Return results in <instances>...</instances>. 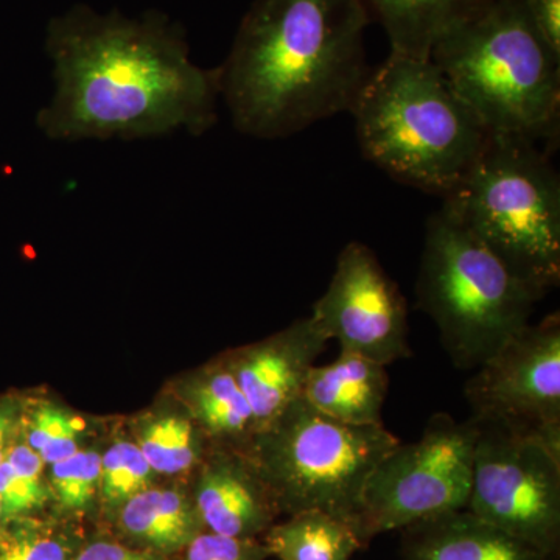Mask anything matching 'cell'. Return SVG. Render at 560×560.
Segmentation results:
<instances>
[{
  "label": "cell",
  "mask_w": 560,
  "mask_h": 560,
  "mask_svg": "<svg viewBox=\"0 0 560 560\" xmlns=\"http://www.w3.org/2000/svg\"><path fill=\"white\" fill-rule=\"evenodd\" d=\"M55 92L36 124L54 140L145 139L213 127L219 69L194 65L164 18L73 9L50 24Z\"/></svg>",
  "instance_id": "obj_1"
},
{
  "label": "cell",
  "mask_w": 560,
  "mask_h": 560,
  "mask_svg": "<svg viewBox=\"0 0 560 560\" xmlns=\"http://www.w3.org/2000/svg\"><path fill=\"white\" fill-rule=\"evenodd\" d=\"M368 24L364 0H256L220 68L234 127L289 138L352 109L371 72Z\"/></svg>",
  "instance_id": "obj_2"
},
{
  "label": "cell",
  "mask_w": 560,
  "mask_h": 560,
  "mask_svg": "<svg viewBox=\"0 0 560 560\" xmlns=\"http://www.w3.org/2000/svg\"><path fill=\"white\" fill-rule=\"evenodd\" d=\"M349 113L368 161L442 198L466 179L490 136L431 58L389 54Z\"/></svg>",
  "instance_id": "obj_3"
},
{
  "label": "cell",
  "mask_w": 560,
  "mask_h": 560,
  "mask_svg": "<svg viewBox=\"0 0 560 560\" xmlns=\"http://www.w3.org/2000/svg\"><path fill=\"white\" fill-rule=\"evenodd\" d=\"M430 58L489 135L534 142L558 136L560 58L522 0H488L445 33Z\"/></svg>",
  "instance_id": "obj_4"
},
{
  "label": "cell",
  "mask_w": 560,
  "mask_h": 560,
  "mask_svg": "<svg viewBox=\"0 0 560 560\" xmlns=\"http://www.w3.org/2000/svg\"><path fill=\"white\" fill-rule=\"evenodd\" d=\"M442 209L486 246L537 301L560 280V180L522 136L490 135Z\"/></svg>",
  "instance_id": "obj_5"
},
{
  "label": "cell",
  "mask_w": 560,
  "mask_h": 560,
  "mask_svg": "<svg viewBox=\"0 0 560 560\" xmlns=\"http://www.w3.org/2000/svg\"><path fill=\"white\" fill-rule=\"evenodd\" d=\"M416 300L459 370H477L529 323L536 298L444 209L427 223Z\"/></svg>",
  "instance_id": "obj_6"
},
{
  "label": "cell",
  "mask_w": 560,
  "mask_h": 560,
  "mask_svg": "<svg viewBox=\"0 0 560 560\" xmlns=\"http://www.w3.org/2000/svg\"><path fill=\"white\" fill-rule=\"evenodd\" d=\"M399 444L383 425H350L298 397L256 431L246 455L279 512L323 511L353 523L372 471Z\"/></svg>",
  "instance_id": "obj_7"
},
{
  "label": "cell",
  "mask_w": 560,
  "mask_h": 560,
  "mask_svg": "<svg viewBox=\"0 0 560 560\" xmlns=\"http://www.w3.org/2000/svg\"><path fill=\"white\" fill-rule=\"evenodd\" d=\"M478 425L436 412L419 441L399 444L372 471L352 526L363 545L389 530L466 510Z\"/></svg>",
  "instance_id": "obj_8"
},
{
  "label": "cell",
  "mask_w": 560,
  "mask_h": 560,
  "mask_svg": "<svg viewBox=\"0 0 560 560\" xmlns=\"http://www.w3.org/2000/svg\"><path fill=\"white\" fill-rule=\"evenodd\" d=\"M467 510L540 551L560 544V451L536 431L477 420Z\"/></svg>",
  "instance_id": "obj_9"
},
{
  "label": "cell",
  "mask_w": 560,
  "mask_h": 560,
  "mask_svg": "<svg viewBox=\"0 0 560 560\" xmlns=\"http://www.w3.org/2000/svg\"><path fill=\"white\" fill-rule=\"evenodd\" d=\"M471 418L539 433L560 451V315L526 324L467 382Z\"/></svg>",
  "instance_id": "obj_10"
},
{
  "label": "cell",
  "mask_w": 560,
  "mask_h": 560,
  "mask_svg": "<svg viewBox=\"0 0 560 560\" xmlns=\"http://www.w3.org/2000/svg\"><path fill=\"white\" fill-rule=\"evenodd\" d=\"M327 340L388 366L410 359L407 301L370 246L341 249L326 293L311 313Z\"/></svg>",
  "instance_id": "obj_11"
},
{
  "label": "cell",
  "mask_w": 560,
  "mask_h": 560,
  "mask_svg": "<svg viewBox=\"0 0 560 560\" xmlns=\"http://www.w3.org/2000/svg\"><path fill=\"white\" fill-rule=\"evenodd\" d=\"M327 341L312 316H307L267 340L224 357L253 410L257 431L301 397L308 371L315 366Z\"/></svg>",
  "instance_id": "obj_12"
},
{
  "label": "cell",
  "mask_w": 560,
  "mask_h": 560,
  "mask_svg": "<svg viewBox=\"0 0 560 560\" xmlns=\"http://www.w3.org/2000/svg\"><path fill=\"white\" fill-rule=\"evenodd\" d=\"M200 467L191 499L206 530L254 539L270 528L278 504L245 452L217 445Z\"/></svg>",
  "instance_id": "obj_13"
},
{
  "label": "cell",
  "mask_w": 560,
  "mask_h": 560,
  "mask_svg": "<svg viewBox=\"0 0 560 560\" xmlns=\"http://www.w3.org/2000/svg\"><path fill=\"white\" fill-rule=\"evenodd\" d=\"M404 530L405 560H548L469 510L445 512Z\"/></svg>",
  "instance_id": "obj_14"
},
{
  "label": "cell",
  "mask_w": 560,
  "mask_h": 560,
  "mask_svg": "<svg viewBox=\"0 0 560 560\" xmlns=\"http://www.w3.org/2000/svg\"><path fill=\"white\" fill-rule=\"evenodd\" d=\"M386 366L341 350L331 363L308 371L301 397L323 415L350 425H383L388 396Z\"/></svg>",
  "instance_id": "obj_15"
},
{
  "label": "cell",
  "mask_w": 560,
  "mask_h": 560,
  "mask_svg": "<svg viewBox=\"0 0 560 560\" xmlns=\"http://www.w3.org/2000/svg\"><path fill=\"white\" fill-rule=\"evenodd\" d=\"M116 514L120 533L135 547L164 556L186 550L205 530L194 499L178 489L150 486L121 504Z\"/></svg>",
  "instance_id": "obj_16"
},
{
  "label": "cell",
  "mask_w": 560,
  "mask_h": 560,
  "mask_svg": "<svg viewBox=\"0 0 560 560\" xmlns=\"http://www.w3.org/2000/svg\"><path fill=\"white\" fill-rule=\"evenodd\" d=\"M195 422L219 447L248 451L257 425L245 394L224 360L209 364L184 386Z\"/></svg>",
  "instance_id": "obj_17"
},
{
  "label": "cell",
  "mask_w": 560,
  "mask_h": 560,
  "mask_svg": "<svg viewBox=\"0 0 560 560\" xmlns=\"http://www.w3.org/2000/svg\"><path fill=\"white\" fill-rule=\"evenodd\" d=\"M488 0H364L377 14L390 54L430 58L434 44Z\"/></svg>",
  "instance_id": "obj_18"
},
{
  "label": "cell",
  "mask_w": 560,
  "mask_h": 560,
  "mask_svg": "<svg viewBox=\"0 0 560 560\" xmlns=\"http://www.w3.org/2000/svg\"><path fill=\"white\" fill-rule=\"evenodd\" d=\"M264 545L279 560H350L364 547L352 523L323 511L300 512L271 525Z\"/></svg>",
  "instance_id": "obj_19"
},
{
  "label": "cell",
  "mask_w": 560,
  "mask_h": 560,
  "mask_svg": "<svg viewBox=\"0 0 560 560\" xmlns=\"http://www.w3.org/2000/svg\"><path fill=\"white\" fill-rule=\"evenodd\" d=\"M205 431L187 415H158L143 420L136 444L161 475H179L197 469L206 456Z\"/></svg>",
  "instance_id": "obj_20"
},
{
  "label": "cell",
  "mask_w": 560,
  "mask_h": 560,
  "mask_svg": "<svg viewBox=\"0 0 560 560\" xmlns=\"http://www.w3.org/2000/svg\"><path fill=\"white\" fill-rule=\"evenodd\" d=\"M46 463L21 436L0 463V506L3 518L31 517L51 500Z\"/></svg>",
  "instance_id": "obj_21"
},
{
  "label": "cell",
  "mask_w": 560,
  "mask_h": 560,
  "mask_svg": "<svg viewBox=\"0 0 560 560\" xmlns=\"http://www.w3.org/2000/svg\"><path fill=\"white\" fill-rule=\"evenodd\" d=\"M81 541L65 522L40 515L10 518L0 526V560H73Z\"/></svg>",
  "instance_id": "obj_22"
},
{
  "label": "cell",
  "mask_w": 560,
  "mask_h": 560,
  "mask_svg": "<svg viewBox=\"0 0 560 560\" xmlns=\"http://www.w3.org/2000/svg\"><path fill=\"white\" fill-rule=\"evenodd\" d=\"M83 434L84 423L55 405L36 404L21 410L20 436L47 467L83 448Z\"/></svg>",
  "instance_id": "obj_23"
},
{
  "label": "cell",
  "mask_w": 560,
  "mask_h": 560,
  "mask_svg": "<svg viewBox=\"0 0 560 560\" xmlns=\"http://www.w3.org/2000/svg\"><path fill=\"white\" fill-rule=\"evenodd\" d=\"M102 453L80 448L47 470L51 500L72 515L90 512L101 501Z\"/></svg>",
  "instance_id": "obj_24"
},
{
  "label": "cell",
  "mask_w": 560,
  "mask_h": 560,
  "mask_svg": "<svg viewBox=\"0 0 560 560\" xmlns=\"http://www.w3.org/2000/svg\"><path fill=\"white\" fill-rule=\"evenodd\" d=\"M156 471L140 452L135 441H116L102 453L101 501L109 511L150 488Z\"/></svg>",
  "instance_id": "obj_25"
},
{
  "label": "cell",
  "mask_w": 560,
  "mask_h": 560,
  "mask_svg": "<svg viewBox=\"0 0 560 560\" xmlns=\"http://www.w3.org/2000/svg\"><path fill=\"white\" fill-rule=\"evenodd\" d=\"M268 556L265 545L254 539H235L205 529L187 545L184 560H265Z\"/></svg>",
  "instance_id": "obj_26"
},
{
  "label": "cell",
  "mask_w": 560,
  "mask_h": 560,
  "mask_svg": "<svg viewBox=\"0 0 560 560\" xmlns=\"http://www.w3.org/2000/svg\"><path fill=\"white\" fill-rule=\"evenodd\" d=\"M73 560H167L164 555L124 544V541L95 537L81 541Z\"/></svg>",
  "instance_id": "obj_27"
},
{
  "label": "cell",
  "mask_w": 560,
  "mask_h": 560,
  "mask_svg": "<svg viewBox=\"0 0 560 560\" xmlns=\"http://www.w3.org/2000/svg\"><path fill=\"white\" fill-rule=\"evenodd\" d=\"M530 24L560 58V0H522Z\"/></svg>",
  "instance_id": "obj_28"
},
{
  "label": "cell",
  "mask_w": 560,
  "mask_h": 560,
  "mask_svg": "<svg viewBox=\"0 0 560 560\" xmlns=\"http://www.w3.org/2000/svg\"><path fill=\"white\" fill-rule=\"evenodd\" d=\"M21 410L16 400H0V463L10 445L20 436Z\"/></svg>",
  "instance_id": "obj_29"
},
{
  "label": "cell",
  "mask_w": 560,
  "mask_h": 560,
  "mask_svg": "<svg viewBox=\"0 0 560 560\" xmlns=\"http://www.w3.org/2000/svg\"><path fill=\"white\" fill-rule=\"evenodd\" d=\"M3 522H5V518H3L2 506H0V526L3 525Z\"/></svg>",
  "instance_id": "obj_30"
}]
</instances>
